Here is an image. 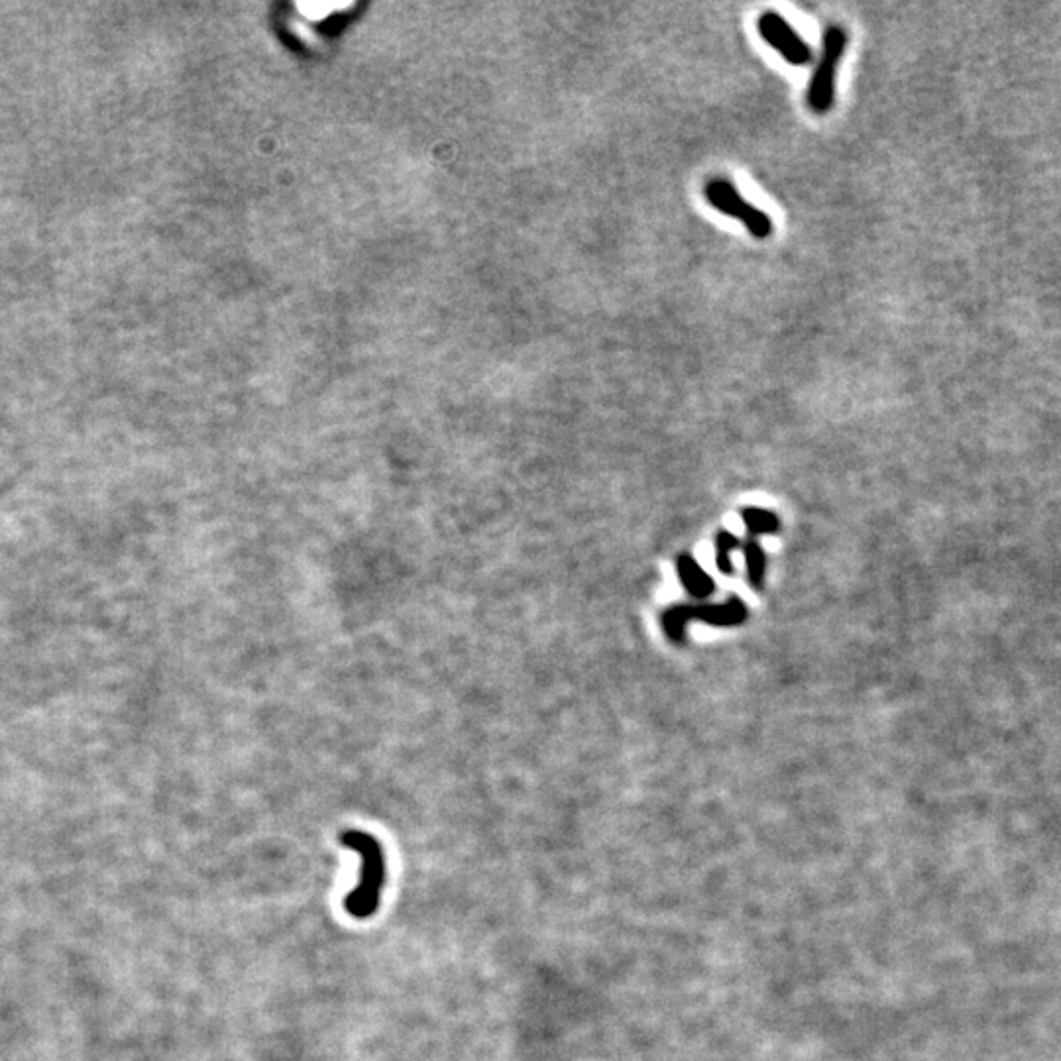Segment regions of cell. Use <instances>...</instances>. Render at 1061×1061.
<instances>
[{
    "label": "cell",
    "instance_id": "obj_1",
    "mask_svg": "<svg viewBox=\"0 0 1061 1061\" xmlns=\"http://www.w3.org/2000/svg\"><path fill=\"white\" fill-rule=\"evenodd\" d=\"M340 841L343 846L360 856V881L346 896V913L360 920L370 918L380 906L383 883H386V857H383L382 844L360 829H346L340 834Z\"/></svg>",
    "mask_w": 1061,
    "mask_h": 1061
},
{
    "label": "cell",
    "instance_id": "obj_2",
    "mask_svg": "<svg viewBox=\"0 0 1061 1061\" xmlns=\"http://www.w3.org/2000/svg\"><path fill=\"white\" fill-rule=\"evenodd\" d=\"M848 46V34L841 26H829L824 36V52L808 87V104L814 112L826 114L836 103V75Z\"/></svg>",
    "mask_w": 1061,
    "mask_h": 1061
},
{
    "label": "cell",
    "instance_id": "obj_3",
    "mask_svg": "<svg viewBox=\"0 0 1061 1061\" xmlns=\"http://www.w3.org/2000/svg\"><path fill=\"white\" fill-rule=\"evenodd\" d=\"M747 617V605L737 596H731L726 604L716 605H677L662 615V627L672 641H682L686 625L690 622L727 627V625L744 624Z\"/></svg>",
    "mask_w": 1061,
    "mask_h": 1061
},
{
    "label": "cell",
    "instance_id": "obj_4",
    "mask_svg": "<svg viewBox=\"0 0 1061 1061\" xmlns=\"http://www.w3.org/2000/svg\"><path fill=\"white\" fill-rule=\"evenodd\" d=\"M704 196L707 203L719 213L734 216L739 223H744L745 228L753 234L755 238L763 241L773 234V221L769 219V214L751 205L749 201H745L744 197L737 193L736 186L726 179H712L704 187Z\"/></svg>",
    "mask_w": 1061,
    "mask_h": 1061
},
{
    "label": "cell",
    "instance_id": "obj_5",
    "mask_svg": "<svg viewBox=\"0 0 1061 1061\" xmlns=\"http://www.w3.org/2000/svg\"><path fill=\"white\" fill-rule=\"evenodd\" d=\"M759 34L769 46L774 47L791 66H808L812 49L791 24L777 12H764L759 19Z\"/></svg>",
    "mask_w": 1061,
    "mask_h": 1061
},
{
    "label": "cell",
    "instance_id": "obj_6",
    "mask_svg": "<svg viewBox=\"0 0 1061 1061\" xmlns=\"http://www.w3.org/2000/svg\"><path fill=\"white\" fill-rule=\"evenodd\" d=\"M677 572H679L680 582L689 590L690 596L702 600L714 592V580L707 577L706 570L700 567L690 555H680L677 559Z\"/></svg>",
    "mask_w": 1061,
    "mask_h": 1061
},
{
    "label": "cell",
    "instance_id": "obj_7",
    "mask_svg": "<svg viewBox=\"0 0 1061 1061\" xmlns=\"http://www.w3.org/2000/svg\"><path fill=\"white\" fill-rule=\"evenodd\" d=\"M745 560H747V577H749V584L751 587L759 588L763 587L764 580V567H767V559H764L763 549L761 545L755 540V537H749V540L744 545Z\"/></svg>",
    "mask_w": 1061,
    "mask_h": 1061
},
{
    "label": "cell",
    "instance_id": "obj_8",
    "mask_svg": "<svg viewBox=\"0 0 1061 1061\" xmlns=\"http://www.w3.org/2000/svg\"><path fill=\"white\" fill-rule=\"evenodd\" d=\"M744 523L749 537L755 535H769L779 529V517L774 513L761 510V507H747L744 510Z\"/></svg>",
    "mask_w": 1061,
    "mask_h": 1061
},
{
    "label": "cell",
    "instance_id": "obj_9",
    "mask_svg": "<svg viewBox=\"0 0 1061 1061\" xmlns=\"http://www.w3.org/2000/svg\"><path fill=\"white\" fill-rule=\"evenodd\" d=\"M739 547V539L729 530H719L716 539V565L719 572L734 574V562H731V550Z\"/></svg>",
    "mask_w": 1061,
    "mask_h": 1061
}]
</instances>
